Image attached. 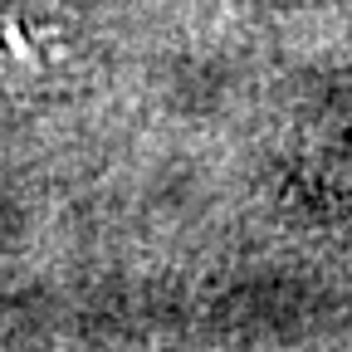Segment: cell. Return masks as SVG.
Segmentation results:
<instances>
[{
  "instance_id": "1",
  "label": "cell",
  "mask_w": 352,
  "mask_h": 352,
  "mask_svg": "<svg viewBox=\"0 0 352 352\" xmlns=\"http://www.w3.org/2000/svg\"><path fill=\"white\" fill-rule=\"evenodd\" d=\"M59 20L50 0H0V64L10 74H44L54 64Z\"/></svg>"
}]
</instances>
